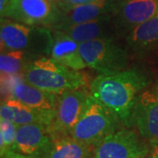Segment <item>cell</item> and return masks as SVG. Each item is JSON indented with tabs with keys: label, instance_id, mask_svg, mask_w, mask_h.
I'll return each instance as SVG.
<instances>
[{
	"label": "cell",
	"instance_id": "4fadbf2b",
	"mask_svg": "<svg viewBox=\"0 0 158 158\" xmlns=\"http://www.w3.org/2000/svg\"><path fill=\"white\" fill-rule=\"evenodd\" d=\"M116 3L115 0H97L75 6L62 12L59 22L52 29H61L75 24L89 22L111 16L115 9Z\"/></svg>",
	"mask_w": 158,
	"mask_h": 158
},
{
	"label": "cell",
	"instance_id": "3957f363",
	"mask_svg": "<svg viewBox=\"0 0 158 158\" xmlns=\"http://www.w3.org/2000/svg\"><path fill=\"white\" fill-rule=\"evenodd\" d=\"M120 123L118 115L90 93L84 113L69 135L95 148L105 138L118 130Z\"/></svg>",
	"mask_w": 158,
	"mask_h": 158
},
{
	"label": "cell",
	"instance_id": "d4e9b609",
	"mask_svg": "<svg viewBox=\"0 0 158 158\" xmlns=\"http://www.w3.org/2000/svg\"><path fill=\"white\" fill-rule=\"evenodd\" d=\"M153 91L155 92V94H156V96H157V98H158V85H156V87H155V89L153 90Z\"/></svg>",
	"mask_w": 158,
	"mask_h": 158
},
{
	"label": "cell",
	"instance_id": "ffe728a7",
	"mask_svg": "<svg viewBox=\"0 0 158 158\" xmlns=\"http://www.w3.org/2000/svg\"><path fill=\"white\" fill-rule=\"evenodd\" d=\"M18 126L8 119L0 118V154L3 156L10 150H14Z\"/></svg>",
	"mask_w": 158,
	"mask_h": 158
},
{
	"label": "cell",
	"instance_id": "30bf717a",
	"mask_svg": "<svg viewBox=\"0 0 158 158\" xmlns=\"http://www.w3.org/2000/svg\"><path fill=\"white\" fill-rule=\"evenodd\" d=\"M132 127L150 145H158V98L153 90L141 92L132 116Z\"/></svg>",
	"mask_w": 158,
	"mask_h": 158
},
{
	"label": "cell",
	"instance_id": "8992f818",
	"mask_svg": "<svg viewBox=\"0 0 158 158\" xmlns=\"http://www.w3.org/2000/svg\"><path fill=\"white\" fill-rule=\"evenodd\" d=\"M0 12L1 19L49 29L56 26L62 14L55 0H11Z\"/></svg>",
	"mask_w": 158,
	"mask_h": 158
},
{
	"label": "cell",
	"instance_id": "484cf974",
	"mask_svg": "<svg viewBox=\"0 0 158 158\" xmlns=\"http://www.w3.org/2000/svg\"><path fill=\"white\" fill-rule=\"evenodd\" d=\"M116 2H118V1H124V0H115Z\"/></svg>",
	"mask_w": 158,
	"mask_h": 158
},
{
	"label": "cell",
	"instance_id": "6da1fadb",
	"mask_svg": "<svg viewBox=\"0 0 158 158\" xmlns=\"http://www.w3.org/2000/svg\"><path fill=\"white\" fill-rule=\"evenodd\" d=\"M148 84L149 79L142 70L127 69L97 77L90 84V93L117 114L122 124L130 127L137 99Z\"/></svg>",
	"mask_w": 158,
	"mask_h": 158
},
{
	"label": "cell",
	"instance_id": "7a4b0ae2",
	"mask_svg": "<svg viewBox=\"0 0 158 158\" xmlns=\"http://www.w3.org/2000/svg\"><path fill=\"white\" fill-rule=\"evenodd\" d=\"M22 75L24 80L30 85L56 95L84 88L87 84L84 73L46 56L39 57L29 63Z\"/></svg>",
	"mask_w": 158,
	"mask_h": 158
},
{
	"label": "cell",
	"instance_id": "d6986e66",
	"mask_svg": "<svg viewBox=\"0 0 158 158\" xmlns=\"http://www.w3.org/2000/svg\"><path fill=\"white\" fill-rule=\"evenodd\" d=\"M41 56L23 50H1V73L7 75L22 73L29 63Z\"/></svg>",
	"mask_w": 158,
	"mask_h": 158
},
{
	"label": "cell",
	"instance_id": "5bb4252c",
	"mask_svg": "<svg viewBox=\"0 0 158 158\" xmlns=\"http://www.w3.org/2000/svg\"><path fill=\"white\" fill-rule=\"evenodd\" d=\"M53 44L51 58L74 70H81L87 67L80 51V43L61 30L52 29Z\"/></svg>",
	"mask_w": 158,
	"mask_h": 158
},
{
	"label": "cell",
	"instance_id": "e0dca14e",
	"mask_svg": "<svg viewBox=\"0 0 158 158\" xmlns=\"http://www.w3.org/2000/svg\"><path fill=\"white\" fill-rule=\"evenodd\" d=\"M127 47L143 54L158 46V14L133 28L125 36Z\"/></svg>",
	"mask_w": 158,
	"mask_h": 158
},
{
	"label": "cell",
	"instance_id": "2e32d148",
	"mask_svg": "<svg viewBox=\"0 0 158 158\" xmlns=\"http://www.w3.org/2000/svg\"><path fill=\"white\" fill-rule=\"evenodd\" d=\"M58 97L59 95L40 90L25 80L18 81L11 87V98L40 110L56 111Z\"/></svg>",
	"mask_w": 158,
	"mask_h": 158
},
{
	"label": "cell",
	"instance_id": "7402d4cb",
	"mask_svg": "<svg viewBox=\"0 0 158 158\" xmlns=\"http://www.w3.org/2000/svg\"><path fill=\"white\" fill-rule=\"evenodd\" d=\"M1 158H35L32 157V156H25L20 153L17 152L15 150H10L5 153L3 156H1Z\"/></svg>",
	"mask_w": 158,
	"mask_h": 158
},
{
	"label": "cell",
	"instance_id": "9a60e30c",
	"mask_svg": "<svg viewBox=\"0 0 158 158\" xmlns=\"http://www.w3.org/2000/svg\"><path fill=\"white\" fill-rule=\"evenodd\" d=\"M57 30L63 31L80 44L99 38L115 37L117 34L113 15L89 22L75 24Z\"/></svg>",
	"mask_w": 158,
	"mask_h": 158
},
{
	"label": "cell",
	"instance_id": "603a6c76",
	"mask_svg": "<svg viewBox=\"0 0 158 158\" xmlns=\"http://www.w3.org/2000/svg\"><path fill=\"white\" fill-rule=\"evenodd\" d=\"M150 158H158V145L153 147L150 153Z\"/></svg>",
	"mask_w": 158,
	"mask_h": 158
},
{
	"label": "cell",
	"instance_id": "277c9868",
	"mask_svg": "<svg viewBox=\"0 0 158 158\" xmlns=\"http://www.w3.org/2000/svg\"><path fill=\"white\" fill-rule=\"evenodd\" d=\"M1 50H23L41 56H49L53 44L52 31L44 27H35L1 19Z\"/></svg>",
	"mask_w": 158,
	"mask_h": 158
},
{
	"label": "cell",
	"instance_id": "ba28073f",
	"mask_svg": "<svg viewBox=\"0 0 158 158\" xmlns=\"http://www.w3.org/2000/svg\"><path fill=\"white\" fill-rule=\"evenodd\" d=\"M90 93L84 88L65 91L58 97L56 118L49 128L51 135H69L84 113Z\"/></svg>",
	"mask_w": 158,
	"mask_h": 158
},
{
	"label": "cell",
	"instance_id": "5b68a950",
	"mask_svg": "<svg viewBox=\"0 0 158 158\" xmlns=\"http://www.w3.org/2000/svg\"><path fill=\"white\" fill-rule=\"evenodd\" d=\"M80 51L87 67L99 75L122 71L129 64L128 52L115 37L99 38L81 43Z\"/></svg>",
	"mask_w": 158,
	"mask_h": 158
},
{
	"label": "cell",
	"instance_id": "52a82bcc",
	"mask_svg": "<svg viewBox=\"0 0 158 158\" xmlns=\"http://www.w3.org/2000/svg\"><path fill=\"white\" fill-rule=\"evenodd\" d=\"M149 144L135 130L118 129L95 148L92 158H146L151 153Z\"/></svg>",
	"mask_w": 158,
	"mask_h": 158
},
{
	"label": "cell",
	"instance_id": "cb8c5ba5",
	"mask_svg": "<svg viewBox=\"0 0 158 158\" xmlns=\"http://www.w3.org/2000/svg\"><path fill=\"white\" fill-rule=\"evenodd\" d=\"M11 0H0V11H3L6 6Z\"/></svg>",
	"mask_w": 158,
	"mask_h": 158
},
{
	"label": "cell",
	"instance_id": "7c38bea8",
	"mask_svg": "<svg viewBox=\"0 0 158 158\" xmlns=\"http://www.w3.org/2000/svg\"><path fill=\"white\" fill-rule=\"evenodd\" d=\"M0 116L17 126L40 123L50 128L56 118V111L35 109L23 104L16 98H10L5 102H2Z\"/></svg>",
	"mask_w": 158,
	"mask_h": 158
},
{
	"label": "cell",
	"instance_id": "8fae6325",
	"mask_svg": "<svg viewBox=\"0 0 158 158\" xmlns=\"http://www.w3.org/2000/svg\"><path fill=\"white\" fill-rule=\"evenodd\" d=\"M52 144L48 126L32 123L18 126L14 150L25 156L44 158Z\"/></svg>",
	"mask_w": 158,
	"mask_h": 158
},
{
	"label": "cell",
	"instance_id": "9c48e42d",
	"mask_svg": "<svg viewBox=\"0 0 158 158\" xmlns=\"http://www.w3.org/2000/svg\"><path fill=\"white\" fill-rule=\"evenodd\" d=\"M156 14H158V0L118 1L113 12L116 33L125 37L132 29Z\"/></svg>",
	"mask_w": 158,
	"mask_h": 158
},
{
	"label": "cell",
	"instance_id": "44dd1931",
	"mask_svg": "<svg viewBox=\"0 0 158 158\" xmlns=\"http://www.w3.org/2000/svg\"><path fill=\"white\" fill-rule=\"evenodd\" d=\"M56 3L58 8L60 9V11L63 12L73 8L75 6H80V5H84L87 3H90L93 1L97 0H55Z\"/></svg>",
	"mask_w": 158,
	"mask_h": 158
},
{
	"label": "cell",
	"instance_id": "ac0fdd59",
	"mask_svg": "<svg viewBox=\"0 0 158 158\" xmlns=\"http://www.w3.org/2000/svg\"><path fill=\"white\" fill-rule=\"evenodd\" d=\"M52 144L44 158H92L94 148L70 135H51Z\"/></svg>",
	"mask_w": 158,
	"mask_h": 158
}]
</instances>
